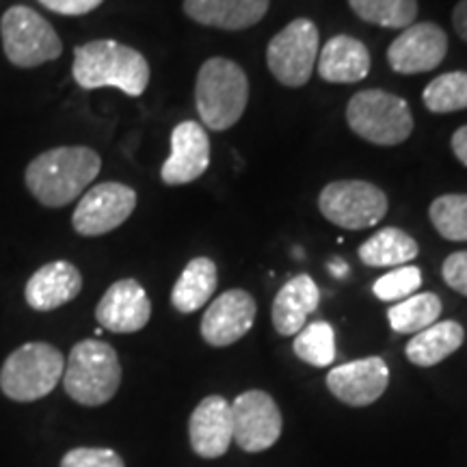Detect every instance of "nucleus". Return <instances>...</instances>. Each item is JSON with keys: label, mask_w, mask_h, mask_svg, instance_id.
I'll list each match as a JSON object with an SVG mask.
<instances>
[{"label": "nucleus", "mask_w": 467, "mask_h": 467, "mask_svg": "<svg viewBox=\"0 0 467 467\" xmlns=\"http://www.w3.org/2000/svg\"><path fill=\"white\" fill-rule=\"evenodd\" d=\"M100 169L102 159L91 148H52L26 167V189L42 206L63 208L83 197Z\"/></svg>", "instance_id": "1"}, {"label": "nucleus", "mask_w": 467, "mask_h": 467, "mask_svg": "<svg viewBox=\"0 0 467 467\" xmlns=\"http://www.w3.org/2000/svg\"><path fill=\"white\" fill-rule=\"evenodd\" d=\"M74 80L91 91L115 87L139 98L150 85V63L141 52L113 39H96L74 50Z\"/></svg>", "instance_id": "2"}, {"label": "nucleus", "mask_w": 467, "mask_h": 467, "mask_svg": "<svg viewBox=\"0 0 467 467\" xmlns=\"http://www.w3.org/2000/svg\"><path fill=\"white\" fill-rule=\"evenodd\" d=\"M249 102V78L236 61L213 57L200 67L195 83V107L202 124L225 132L238 124Z\"/></svg>", "instance_id": "3"}, {"label": "nucleus", "mask_w": 467, "mask_h": 467, "mask_svg": "<svg viewBox=\"0 0 467 467\" xmlns=\"http://www.w3.org/2000/svg\"><path fill=\"white\" fill-rule=\"evenodd\" d=\"M61 381L69 399L78 405H104L121 385V364L117 350L102 340L78 342L69 350Z\"/></svg>", "instance_id": "4"}, {"label": "nucleus", "mask_w": 467, "mask_h": 467, "mask_svg": "<svg viewBox=\"0 0 467 467\" xmlns=\"http://www.w3.org/2000/svg\"><path fill=\"white\" fill-rule=\"evenodd\" d=\"M66 358L48 342H26L16 348L0 368V389L17 402L48 396L63 379Z\"/></svg>", "instance_id": "5"}, {"label": "nucleus", "mask_w": 467, "mask_h": 467, "mask_svg": "<svg viewBox=\"0 0 467 467\" xmlns=\"http://www.w3.org/2000/svg\"><path fill=\"white\" fill-rule=\"evenodd\" d=\"M347 121L358 137L372 145H400L413 132V113L407 100L383 89L355 93L347 104Z\"/></svg>", "instance_id": "6"}, {"label": "nucleus", "mask_w": 467, "mask_h": 467, "mask_svg": "<svg viewBox=\"0 0 467 467\" xmlns=\"http://www.w3.org/2000/svg\"><path fill=\"white\" fill-rule=\"evenodd\" d=\"M3 50L16 67H37L61 57L63 44L44 16L25 5H14L0 20Z\"/></svg>", "instance_id": "7"}, {"label": "nucleus", "mask_w": 467, "mask_h": 467, "mask_svg": "<svg viewBox=\"0 0 467 467\" xmlns=\"http://www.w3.org/2000/svg\"><path fill=\"white\" fill-rule=\"evenodd\" d=\"M388 195L366 180H336L318 195L320 214L342 230H368L388 214Z\"/></svg>", "instance_id": "8"}, {"label": "nucleus", "mask_w": 467, "mask_h": 467, "mask_svg": "<svg viewBox=\"0 0 467 467\" xmlns=\"http://www.w3.org/2000/svg\"><path fill=\"white\" fill-rule=\"evenodd\" d=\"M318 52L320 35L317 25L307 17H296L268 42L266 66L279 85L299 89L312 78Z\"/></svg>", "instance_id": "9"}, {"label": "nucleus", "mask_w": 467, "mask_h": 467, "mask_svg": "<svg viewBox=\"0 0 467 467\" xmlns=\"http://www.w3.org/2000/svg\"><path fill=\"white\" fill-rule=\"evenodd\" d=\"M137 208V191L121 182H102L83 192L72 214L80 236H104L124 225Z\"/></svg>", "instance_id": "10"}, {"label": "nucleus", "mask_w": 467, "mask_h": 467, "mask_svg": "<svg viewBox=\"0 0 467 467\" xmlns=\"http://www.w3.org/2000/svg\"><path fill=\"white\" fill-rule=\"evenodd\" d=\"M232 440L244 452L268 451L282 435L284 418L277 402L262 389H249L232 402Z\"/></svg>", "instance_id": "11"}, {"label": "nucleus", "mask_w": 467, "mask_h": 467, "mask_svg": "<svg viewBox=\"0 0 467 467\" xmlns=\"http://www.w3.org/2000/svg\"><path fill=\"white\" fill-rule=\"evenodd\" d=\"M448 35L433 22L407 26L388 48V63L396 74L433 72L446 58Z\"/></svg>", "instance_id": "12"}, {"label": "nucleus", "mask_w": 467, "mask_h": 467, "mask_svg": "<svg viewBox=\"0 0 467 467\" xmlns=\"http://www.w3.org/2000/svg\"><path fill=\"white\" fill-rule=\"evenodd\" d=\"M258 306L247 290L234 288L219 295L202 318V337L210 347H230L254 327Z\"/></svg>", "instance_id": "13"}, {"label": "nucleus", "mask_w": 467, "mask_h": 467, "mask_svg": "<svg viewBox=\"0 0 467 467\" xmlns=\"http://www.w3.org/2000/svg\"><path fill=\"white\" fill-rule=\"evenodd\" d=\"M389 368L381 358H364L331 368L327 388L337 400L350 407H368L385 394Z\"/></svg>", "instance_id": "14"}, {"label": "nucleus", "mask_w": 467, "mask_h": 467, "mask_svg": "<svg viewBox=\"0 0 467 467\" xmlns=\"http://www.w3.org/2000/svg\"><path fill=\"white\" fill-rule=\"evenodd\" d=\"M210 167V139L206 128L186 119L171 132V154L161 169V178L167 186L195 182Z\"/></svg>", "instance_id": "15"}, {"label": "nucleus", "mask_w": 467, "mask_h": 467, "mask_svg": "<svg viewBox=\"0 0 467 467\" xmlns=\"http://www.w3.org/2000/svg\"><path fill=\"white\" fill-rule=\"evenodd\" d=\"M150 296L137 279L115 282L96 307V320L113 334H137L150 323Z\"/></svg>", "instance_id": "16"}, {"label": "nucleus", "mask_w": 467, "mask_h": 467, "mask_svg": "<svg viewBox=\"0 0 467 467\" xmlns=\"http://www.w3.org/2000/svg\"><path fill=\"white\" fill-rule=\"evenodd\" d=\"M191 448L202 459L223 457L232 441V407L223 396H206L189 420Z\"/></svg>", "instance_id": "17"}, {"label": "nucleus", "mask_w": 467, "mask_h": 467, "mask_svg": "<svg viewBox=\"0 0 467 467\" xmlns=\"http://www.w3.org/2000/svg\"><path fill=\"white\" fill-rule=\"evenodd\" d=\"M80 290H83V275L78 268L66 260H57L33 273L26 282L25 299L35 312H52L74 301Z\"/></svg>", "instance_id": "18"}, {"label": "nucleus", "mask_w": 467, "mask_h": 467, "mask_svg": "<svg viewBox=\"0 0 467 467\" xmlns=\"http://www.w3.org/2000/svg\"><path fill=\"white\" fill-rule=\"evenodd\" d=\"M372 58L366 44L350 35H336L318 52V74L325 83L350 85L370 74Z\"/></svg>", "instance_id": "19"}, {"label": "nucleus", "mask_w": 467, "mask_h": 467, "mask_svg": "<svg viewBox=\"0 0 467 467\" xmlns=\"http://www.w3.org/2000/svg\"><path fill=\"white\" fill-rule=\"evenodd\" d=\"M271 0H184V14L202 26L243 31L258 25Z\"/></svg>", "instance_id": "20"}, {"label": "nucleus", "mask_w": 467, "mask_h": 467, "mask_svg": "<svg viewBox=\"0 0 467 467\" xmlns=\"http://www.w3.org/2000/svg\"><path fill=\"white\" fill-rule=\"evenodd\" d=\"M320 290L309 275H296L279 288L273 301L271 318L279 336H296L306 327V320L317 312Z\"/></svg>", "instance_id": "21"}, {"label": "nucleus", "mask_w": 467, "mask_h": 467, "mask_svg": "<svg viewBox=\"0 0 467 467\" xmlns=\"http://www.w3.org/2000/svg\"><path fill=\"white\" fill-rule=\"evenodd\" d=\"M465 340V331L457 320H441L426 329L418 331L405 348L407 359L420 368L437 366L440 361L451 358L454 350L461 348Z\"/></svg>", "instance_id": "22"}, {"label": "nucleus", "mask_w": 467, "mask_h": 467, "mask_svg": "<svg viewBox=\"0 0 467 467\" xmlns=\"http://www.w3.org/2000/svg\"><path fill=\"white\" fill-rule=\"evenodd\" d=\"M217 290V265L206 255L192 258L184 266L171 290V303L178 312L192 314L213 299Z\"/></svg>", "instance_id": "23"}, {"label": "nucleus", "mask_w": 467, "mask_h": 467, "mask_svg": "<svg viewBox=\"0 0 467 467\" xmlns=\"http://www.w3.org/2000/svg\"><path fill=\"white\" fill-rule=\"evenodd\" d=\"M418 243L399 227H385L370 236L359 247V260L366 266L388 268V266H405L407 262L418 258Z\"/></svg>", "instance_id": "24"}, {"label": "nucleus", "mask_w": 467, "mask_h": 467, "mask_svg": "<svg viewBox=\"0 0 467 467\" xmlns=\"http://www.w3.org/2000/svg\"><path fill=\"white\" fill-rule=\"evenodd\" d=\"M441 317V299L435 292H420L388 309L389 327L396 334H413L435 325Z\"/></svg>", "instance_id": "25"}, {"label": "nucleus", "mask_w": 467, "mask_h": 467, "mask_svg": "<svg viewBox=\"0 0 467 467\" xmlns=\"http://www.w3.org/2000/svg\"><path fill=\"white\" fill-rule=\"evenodd\" d=\"M348 7L359 20L381 28L405 31L418 17V0H348Z\"/></svg>", "instance_id": "26"}, {"label": "nucleus", "mask_w": 467, "mask_h": 467, "mask_svg": "<svg viewBox=\"0 0 467 467\" xmlns=\"http://www.w3.org/2000/svg\"><path fill=\"white\" fill-rule=\"evenodd\" d=\"M292 350L301 361L309 366L327 368L336 359V331L325 320L309 323L295 336Z\"/></svg>", "instance_id": "27"}, {"label": "nucleus", "mask_w": 467, "mask_h": 467, "mask_svg": "<svg viewBox=\"0 0 467 467\" xmlns=\"http://www.w3.org/2000/svg\"><path fill=\"white\" fill-rule=\"evenodd\" d=\"M424 107L435 115L467 109V72H448L431 80L422 91Z\"/></svg>", "instance_id": "28"}, {"label": "nucleus", "mask_w": 467, "mask_h": 467, "mask_svg": "<svg viewBox=\"0 0 467 467\" xmlns=\"http://www.w3.org/2000/svg\"><path fill=\"white\" fill-rule=\"evenodd\" d=\"M429 219L440 236L446 241H467V195L465 192H451L433 200L429 208Z\"/></svg>", "instance_id": "29"}, {"label": "nucleus", "mask_w": 467, "mask_h": 467, "mask_svg": "<svg viewBox=\"0 0 467 467\" xmlns=\"http://www.w3.org/2000/svg\"><path fill=\"white\" fill-rule=\"evenodd\" d=\"M420 285H422V271L418 266H396L394 271L385 273L383 277H379L372 292L379 301L385 303H399L407 296L416 295Z\"/></svg>", "instance_id": "30"}, {"label": "nucleus", "mask_w": 467, "mask_h": 467, "mask_svg": "<svg viewBox=\"0 0 467 467\" xmlns=\"http://www.w3.org/2000/svg\"><path fill=\"white\" fill-rule=\"evenodd\" d=\"M61 467H126L110 448H74L61 459Z\"/></svg>", "instance_id": "31"}, {"label": "nucleus", "mask_w": 467, "mask_h": 467, "mask_svg": "<svg viewBox=\"0 0 467 467\" xmlns=\"http://www.w3.org/2000/svg\"><path fill=\"white\" fill-rule=\"evenodd\" d=\"M441 277L454 292L467 296V251H457L443 260Z\"/></svg>", "instance_id": "32"}, {"label": "nucleus", "mask_w": 467, "mask_h": 467, "mask_svg": "<svg viewBox=\"0 0 467 467\" xmlns=\"http://www.w3.org/2000/svg\"><path fill=\"white\" fill-rule=\"evenodd\" d=\"M46 9L61 16H85L98 9L104 0H39Z\"/></svg>", "instance_id": "33"}, {"label": "nucleus", "mask_w": 467, "mask_h": 467, "mask_svg": "<svg viewBox=\"0 0 467 467\" xmlns=\"http://www.w3.org/2000/svg\"><path fill=\"white\" fill-rule=\"evenodd\" d=\"M452 26L463 42H467V0H459L452 11Z\"/></svg>", "instance_id": "34"}, {"label": "nucleus", "mask_w": 467, "mask_h": 467, "mask_svg": "<svg viewBox=\"0 0 467 467\" xmlns=\"http://www.w3.org/2000/svg\"><path fill=\"white\" fill-rule=\"evenodd\" d=\"M452 151L454 156H457V161L461 165L467 167V126H461L457 132L452 134Z\"/></svg>", "instance_id": "35"}]
</instances>
